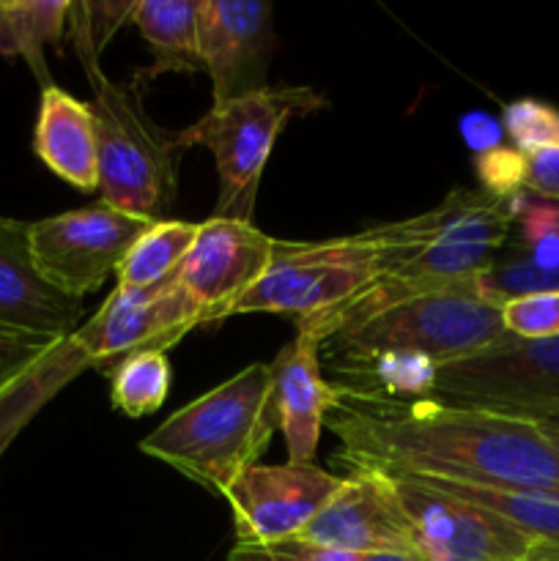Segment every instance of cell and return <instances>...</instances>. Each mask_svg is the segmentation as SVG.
Wrapping results in <instances>:
<instances>
[{"mask_svg": "<svg viewBox=\"0 0 559 561\" xmlns=\"http://www.w3.org/2000/svg\"><path fill=\"white\" fill-rule=\"evenodd\" d=\"M323 427L338 436L334 466L343 471L559 496V449L535 422L518 416L338 383Z\"/></svg>", "mask_w": 559, "mask_h": 561, "instance_id": "obj_1", "label": "cell"}, {"mask_svg": "<svg viewBox=\"0 0 559 561\" xmlns=\"http://www.w3.org/2000/svg\"><path fill=\"white\" fill-rule=\"evenodd\" d=\"M277 431L272 370L255 362L168 416L142 438L140 453L225 496L247 469L258 466Z\"/></svg>", "mask_w": 559, "mask_h": 561, "instance_id": "obj_2", "label": "cell"}, {"mask_svg": "<svg viewBox=\"0 0 559 561\" xmlns=\"http://www.w3.org/2000/svg\"><path fill=\"white\" fill-rule=\"evenodd\" d=\"M504 334L502 307L488 301L477 283H460L422 290L340 329L323 340L321 354L327 351L345 376L381 359H420L438 367L480 354Z\"/></svg>", "mask_w": 559, "mask_h": 561, "instance_id": "obj_3", "label": "cell"}, {"mask_svg": "<svg viewBox=\"0 0 559 561\" xmlns=\"http://www.w3.org/2000/svg\"><path fill=\"white\" fill-rule=\"evenodd\" d=\"M518 208V197L458 186L417 217L378 225L373 230L389 257L384 277L422 285L475 283L507 247Z\"/></svg>", "mask_w": 559, "mask_h": 561, "instance_id": "obj_4", "label": "cell"}, {"mask_svg": "<svg viewBox=\"0 0 559 561\" xmlns=\"http://www.w3.org/2000/svg\"><path fill=\"white\" fill-rule=\"evenodd\" d=\"M93 88L102 203L142 219H164L179 197V131L151 118L135 82H113L104 69L85 71Z\"/></svg>", "mask_w": 559, "mask_h": 561, "instance_id": "obj_5", "label": "cell"}, {"mask_svg": "<svg viewBox=\"0 0 559 561\" xmlns=\"http://www.w3.org/2000/svg\"><path fill=\"white\" fill-rule=\"evenodd\" d=\"M389 268L376 230L329 241H277L269 272L230 307V316L272 312L312 321L354 301Z\"/></svg>", "mask_w": 559, "mask_h": 561, "instance_id": "obj_6", "label": "cell"}, {"mask_svg": "<svg viewBox=\"0 0 559 561\" xmlns=\"http://www.w3.org/2000/svg\"><path fill=\"white\" fill-rule=\"evenodd\" d=\"M327 99L307 85L263 88L258 93L212 104L201 121L179 131L184 148L203 146L214 153L219 197L214 217L252 222L263 168L280 131L296 115L321 110Z\"/></svg>", "mask_w": 559, "mask_h": 561, "instance_id": "obj_7", "label": "cell"}, {"mask_svg": "<svg viewBox=\"0 0 559 561\" xmlns=\"http://www.w3.org/2000/svg\"><path fill=\"white\" fill-rule=\"evenodd\" d=\"M427 398L529 422L559 414V337L507 332L480 354L438 365Z\"/></svg>", "mask_w": 559, "mask_h": 561, "instance_id": "obj_8", "label": "cell"}, {"mask_svg": "<svg viewBox=\"0 0 559 561\" xmlns=\"http://www.w3.org/2000/svg\"><path fill=\"white\" fill-rule=\"evenodd\" d=\"M153 219L118 211L107 203L31 222V250L38 272L71 299L93 294L118 272L126 252Z\"/></svg>", "mask_w": 559, "mask_h": 561, "instance_id": "obj_9", "label": "cell"}, {"mask_svg": "<svg viewBox=\"0 0 559 561\" xmlns=\"http://www.w3.org/2000/svg\"><path fill=\"white\" fill-rule=\"evenodd\" d=\"M387 477V474H384ZM420 561H521L537 540L417 477H387Z\"/></svg>", "mask_w": 559, "mask_h": 561, "instance_id": "obj_10", "label": "cell"}, {"mask_svg": "<svg viewBox=\"0 0 559 561\" xmlns=\"http://www.w3.org/2000/svg\"><path fill=\"white\" fill-rule=\"evenodd\" d=\"M203 323V312L173 277L142 290L115 288L71 340L93 370L113 373L126 356L173 348Z\"/></svg>", "mask_w": 559, "mask_h": 561, "instance_id": "obj_11", "label": "cell"}, {"mask_svg": "<svg viewBox=\"0 0 559 561\" xmlns=\"http://www.w3.org/2000/svg\"><path fill=\"white\" fill-rule=\"evenodd\" d=\"M343 477L316 463L252 466L225 493L236 542H280L299 537L332 502Z\"/></svg>", "mask_w": 559, "mask_h": 561, "instance_id": "obj_12", "label": "cell"}, {"mask_svg": "<svg viewBox=\"0 0 559 561\" xmlns=\"http://www.w3.org/2000/svg\"><path fill=\"white\" fill-rule=\"evenodd\" d=\"M277 239L252 222L208 217L197 225L195 244L181 263L179 285L203 312V321L230 318V307L269 272Z\"/></svg>", "mask_w": 559, "mask_h": 561, "instance_id": "obj_13", "label": "cell"}, {"mask_svg": "<svg viewBox=\"0 0 559 561\" xmlns=\"http://www.w3.org/2000/svg\"><path fill=\"white\" fill-rule=\"evenodd\" d=\"M203 71L212 77V104L258 93L266 85L274 55L272 5L263 0H201Z\"/></svg>", "mask_w": 559, "mask_h": 561, "instance_id": "obj_14", "label": "cell"}, {"mask_svg": "<svg viewBox=\"0 0 559 561\" xmlns=\"http://www.w3.org/2000/svg\"><path fill=\"white\" fill-rule=\"evenodd\" d=\"M301 540L332 551L354 553H411L403 513L392 485L384 474L354 469L343 474V485L332 502L301 531Z\"/></svg>", "mask_w": 559, "mask_h": 561, "instance_id": "obj_15", "label": "cell"}, {"mask_svg": "<svg viewBox=\"0 0 559 561\" xmlns=\"http://www.w3.org/2000/svg\"><path fill=\"white\" fill-rule=\"evenodd\" d=\"M82 327V301L49 285L31 250V222L0 217V332L66 340Z\"/></svg>", "mask_w": 559, "mask_h": 561, "instance_id": "obj_16", "label": "cell"}, {"mask_svg": "<svg viewBox=\"0 0 559 561\" xmlns=\"http://www.w3.org/2000/svg\"><path fill=\"white\" fill-rule=\"evenodd\" d=\"M288 463H312L323 416L338 400V383L323 378L321 340L299 334L269 365Z\"/></svg>", "mask_w": 559, "mask_h": 561, "instance_id": "obj_17", "label": "cell"}, {"mask_svg": "<svg viewBox=\"0 0 559 561\" xmlns=\"http://www.w3.org/2000/svg\"><path fill=\"white\" fill-rule=\"evenodd\" d=\"M33 151L66 184L99 190V142L91 104L49 85L38 99Z\"/></svg>", "mask_w": 559, "mask_h": 561, "instance_id": "obj_18", "label": "cell"}, {"mask_svg": "<svg viewBox=\"0 0 559 561\" xmlns=\"http://www.w3.org/2000/svg\"><path fill=\"white\" fill-rule=\"evenodd\" d=\"M82 370H91V362L77 348L75 340L66 337L31 370L0 389V458L14 444V438L31 425L33 416H38V411L55 394H60V389L69 387Z\"/></svg>", "mask_w": 559, "mask_h": 561, "instance_id": "obj_19", "label": "cell"}, {"mask_svg": "<svg viewBox=\"0 0 559 561\" xmlns=\"http://www.w3.org/2000/svg\"><path fill=\"white\" fill-rule=\"evenodd\" d=\"M197 3L201 0H137L132 22L153 53L151 69L140 71L142 82L168 71H203Z\"/></svg>", "mask_w": 559, "mask_h": 561, "instance_id": "obj_20", "label": "cell"}, {"mask_svg": "<svg viewBox=\"0 0 559 561\" xmlns=\"http://www.w3.org/2000/svg\"><path fill=\"white\" fill-rule=\"evenodd\" d=\"M69 22V0H0V55L22 58L38 85H55L44 49L60 47Z\"/></svg>", "mask_w": 559, "mask_h": 561, "instance_id": "obj_21", "label": "cell"}, {"mask_svg": "<svg viewBox=\"0 0 559 561\" xmlns=\"http://www.w3.org/2000/svg\"><path fill=\"white\" fill-rule=\"evenodd\" d=\"M420 480V477H417ZM438 491L458 496L464 502L477 504L491 515L502 518L521 535L537 542H559V496L557 493L524 491V488H491V485H466V482H442L425 480Z\"/></svg>", "mask_w": 559, "mask_h": 561, "instance_id": "obj_22", "label": "cell"}, {"mask_svg": "<svg viewBox=\"0 0 559 561\" xmlns=\"http://www.w3.org/2000/svg\"><path fill=\"white\" fill-rule=\"evenodd\" d=\"M195 236L197 225L192 222H179V219L151 222V228L135 241V247L126 252L124 263L115 272V277H118L115 288L142 290L173 279L181 263L190 255Z\"/></svg>", "mask_w": 559, "mask_h": 561, "instance_id": "obj_23", "label": "cell"}, {"mask_svg": "<svg viewBox=\"0 0 559 561\" xmlns=\"http://www.w3.org/2000/svg\"><path fill=\"white\" fill-rule=\"evenodd\" d=\"M173 383V370L164 351H142L115 365L110 373V398L129 420L153 414L162 409Z\"/></svg>", "mask_w": 559, "mask_h": 561, "instance_id": "obj_24", "label": "cell"}, {"mask_svg": "<svg viewBox=\"0 0 559 561\" xmlns=\"http://www.w3.org/2000/svg\"><path fill=\"white\" fill-rule=\"evenodd\" d=\"M135 3L137 0H129V3H115V0H80V3H71L69 0L66 33H69V42L75 44L77 58L82 60V69H99V55L107 47L110 38L115 36V31L124 22H132Z\"/></svg>", "mask_w": 559, "mask_h": 561, "instance_id": "obj_25", "label": "cell"}, {"mask_svg": "<svg viewBox=\"0 0 559 561\" xmlns=\"http://www.w3.org/2000/svg\"><path fill=\"white\" fill-rule=\"evenodd\" d=\"M502 129L513 140L515 151L524 157L559 146V110L540 99H518L504 107Z\"/></svg>", "mask_w": 559, "mask_h": 561, "instance_id": "obj_26", "label": "cell"}, {"mask_svg": "<svg viewBox=\"0 0 559 561\" xmlns=\"http://www.w3.org/2000/svg\"><path fill=\"white\" fill-rule=\"evenodd\" d=\"M504 332L521 340L559 337V290H540L502 305Z\"/></svg>", "mask_w": 559, "mask_h": 561, "instance_id": "obj_27", "label": "cell"}, {"mask_svg": "<svg viewBox=\"0 0 559 561\" xmlns=\"http://www.w3.org/2000/svg\"><path fill=\"white\" fill-rule=\"evenodd\" d=\"M228 561H356V557L316 546V542H307L301 537H290V540L258 542V546L236 542Z\"/></svg>", "mask_w": 559, "mask_h": 561, "instance_id": "obj_28", "label": "cell"}, {"mask_svg": "<svg viewBox=\"0 0 559 561\" xmlns=\"http://www.w3.org/2000/svg\"><path fill=\"white\" fill-rule=\"evenodd\" d=\"M60 340L47 337H27V334L0 332V389L9 387L11 381L31 370L38 359L49 354Z\"/></svg>", "mask_w": 559, "mask_h": 561, "instance_id": "obj_29", "label": "cell"}, {"mask_svg": "<svg viewBox=\"0 0 559 561\" xmlns=\"http://www.w3.org/2000/svg\"><path fill=\"white\" fill-rule=\"evenodd\" d=\"M486 186L482 190L499 197H518L521 181H524V153L507 151V148H491L480 153L477 162Z\"/></svg>", "mask_w": 559, "mask_h": 561, "instance_id": "obj_30", "label": "cell"}, {"mask_svg": "<svg viewBox=\"0 0 559 561\" xmlns=\"http://www.w3.org/2000/svg\"><path fill=\"white\" fill-rule=\"evenodd\" d=\"M521 186L540 201L559 203V146L526 153Z\"/></svg>", "mask_w": 559, "mask_h": 561, "instance_id": "obj_31", "label": "cell"}, {"mask_svg": "<svg viewBox=\"0 0 559 561\" xmlns=\"http://www.w3.org/2000/svg\"><path fill=\"white\" fill-rule=\"evenodd\" d=\"M460 131H464V140L469 142L477 153H486L491 151V148H497L499 137H502V126L493 118H488L486 113L466 115L464 124H460Z\"/></svg>", "mask_w": 559, "mask_h": 561, "instance_id": "obj_32", "label": "cell"}, {"mask_svg": "<svg viewBox=\"0 0 559 561\" xmlns=\"http://www.w3.org/2000/svg\"><path fill=\"white\" fill-rule=\"evenodd\" d=\"M521 561H559V542H535Z\"/></svg>", "mask_w": 559, "mask_h": 561, "instance_id": "obj_33", "label": "cell"}, {"mask_svg": "<svg viewBox=\"0 0 559 561\" xmlns=\"http://www.w3.org/2000/svg\"><path fill=\"white\" fill-rule=\"evenodd\" d=\"M535 425L540 427L543 436H546L548 442H551L554 447L559 449V414H551V416H543V420H535Z\"/></svg>", "mask_w": 559, "mask_h": 561, "instance_id": "obj_34", "label": "cell"}, {"mask_svg": "<svg viewBox=\"0 0 559 561\" xmlns=\"http://www.w3.org/2000/svg\"><path fill=\"white\" fill-rule=\"evenodd\" d=\"M356 561H420L414 553H365L356 557Z\"/></svg>", "mask_w": 559, "mask_h": 561, "instance_id": "obj_35", "label": "cell"}]
</instances>
